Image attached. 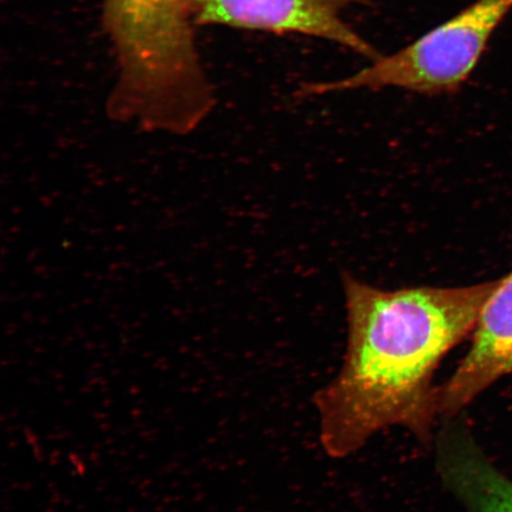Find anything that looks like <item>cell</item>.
Wrapping results in <instances>:
<instances>
[{
    "label": "cell",
    "mask_w": 512,
    "mask_h": 512,
    "mask_svg": "<svg viewBox=\"0 0 512 512\" xmlns=\"http://www.w3.org/2000/svg\"><path fill=\"white\" fill-rule=\"evenodd\" d=\"M343 285L347 350L335 379L315 396L324 451L347 458L392 427L428 443L440 418L434 375L472 335L498 279L386 291L344 275Z\"/></svg>",
    "instance_id": "cell-1"
},
{
    "label": "cell",
    "mask_w": 512,
    "mask_h": 512,
    "mask_svg": "<svg viewBox=\"0 0 512 512\" xmlns=\"http://www.w3.org/2000/svg\"><path fill=\"white\" fill-rule=\"evenodd\" d=\"M102 11L117 66L108 117L144 131H194L215 94L185 0H104Z\"/></svg>",
    "instance_id": "cell-2"
},
{
    "label": "cell",
    "mask_w": 512,
    "mask_h": 512,
    "mask_svg": "<svg viewBox=\"0 0 512 512\" xmlns=\"http://www.w3.org/2000/svg\"><path fill=\"white\" fill-rule=\"evenodd\" d=\"M439 472L469 512H512V480L498 471L465 430L451 427L439 441Z\"/></svg>",
    "instance_id": "cell-6"
},
{
    "label": "cell",
    "mask_w": 512,
    "mask_h": 512,
    "mask_svg": "<svg viewBox=\"0 0 512 512\" xmlns=\"http://www.w3.org/2000/svg\"><path fill=\"white\" fill-rule=\"evenodd\" d=\"M512 0H476L458 15L390 56L342 80L305 83L299 95L400 88L422 95L457 92L470 78Z\"/></svg>",
    "instance_id": "cell-3"
},
{
    "label": "cell",
    "mask_w": 512,
    "mask_h": 512,
    "mask_svg": "<svg viewBox=\"0 0 512 512\" xmlns=\"http://www.w3.org/2000/svg\"><path fill=\"white\" fill-rule=\"evenodd\" d=\"M195 25L303 35L329 41L371 62L379 54L344 21L343 14L368 0H185Z\"/></svg>",
    "instance_id": "cell-4"
},
{
    "label": "cell",
    "mask_w": 512,
    "mask_h": 512,
    "mask_svg": "<svg viewBox=\"0 0 512 512\" xmlns=\"http://www.w3.org/2000/svg\"><path fill=\"white\" fill-rule=\"evenodd\" d=\"M512 373V271L498 285L480 313L471 347L443 386L439 414L453 419L480 394Z\"/></svg>",
    "instance_id": "cell-5"
}]
</instances>
